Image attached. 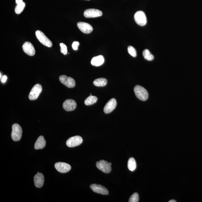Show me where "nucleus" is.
<instances>
[{
	"label": "nucleus",
	"mask_w": 202,
	"mask_h": 202,
	"mask_svg": "<svg viewBox=\"0 0 202 202\" xmlns=\"http://www.w3.org/2000/svg\"><path fill=\"white\" fill-rule=\"evenodd\" d=\"M139 196L137 193H135L130 196L129 202H137L139 201Z\"/></svg>",
	"instance_id": "nucleus-25"
},
{
	"label": "nucleus",
	"mask_w": 202,
	"mask_h": 202,
	"mask_svg": "<svg viewBox=\"0 0 202 202\" xmlns=\"http://www.w3.org/2000/svg\"><path fill=\"white\" fill-rule=\"evenodd\" d=\"M60 45L61 48V52L64 55H67V46L63 43H60Z\"/></svg>",
	"instance_id": "nucleus-26"
},
{
	"label": "nucleus",
	"mask_w": 202,
	"mask_h": 202,
	"mask_svg": "<svg viewBox=\"0 0 202 202\" xmlns=\"http://www.w3.org/2000/svg\"><path fill=\"white\" fill-rule=\"evenodd\" d=\"M107 80L104 78H100L94 80L93 84L96 86L104 87L107 84Z\"/></svg>",
	"instance_id": "nucleus-19"
},
{
	"label": "nucleus",
	"mask_w": 202,
	"mask_h": 202,
	"mask_svg": "<svg viewBox=\"0 0 202 202\" xmlns=\"http://www.w3.org/2000/svg\"><path fill=\"white\" fill-rule=\"evenodd\" d=\"M55 167L58 172L62 173L69 172L71 169V166L69 164L62 162L55 163Z\"/></svg>",
	"instance_id": "nucleus-10"
},
{
	"label": "nucleus",
	"mask_w": 202,
	"mask_h": 202,
	"mask_svg": "<svg viewBox=\"0 0 202 202\" xmlns=\"http://www.w3.org/2000/svg\"><path fill=\"white\" fill-rule=\"evenodd\" d=\"M135 96L139 100L145 101L148 98V93L147 90L144 88L140 85H136L134 88Z\"/></svg>",
	"instance_id": "nucleus-1"
},
{
	"label": "nucleus",
	"mask_w": 202,
	"mask_h": 202,
	"mask_svg": "<svg viewBox=\"0 0 202 202\" xmlns=\"http://www.w3.org/2000/svg\"><path fill=\"white\" fill-rule=\"evenodd\" d=\"M90 187L94 192L102 195H106L109 194V191L106 187L97 184H92Z\"/></svg>",
	"instance_id": "nucleus-12"
},
{
	"label": "nucleus",
	"mask_w": 202,
	"mask_h": 202,
	"mask_svg": "<svg viewBox=\"0 0 202 202\" xmlns=\"http://www.w3.org/2000/svg\"><path fill=\"white\" fill-rule=\"evenodd\" d=\"M22 129L19 124H14L12 125L11 133L12 140L14 141H19L22 137Z\"/></svg>",
	"instance_id": "nucleus-2"
},
{
	"label": "nucleus",
	"mask_w": 202,
	"mask_h": 202,
	"mask_svg": "<svg viewBox=\"0 0 202 202\" xmlns=\"http://www.w3.org/2000/svg\"><path fill=\"white\" fill-rule=\"evenodd\" d=\"M102 12L99 10L95 9H89L85 11L84 15L88 18L100 17L102 15Z\"/></svg>",
	"instance_id": "nucleus-9"
},
{
	"label": "nucleus",
	"mask_w": 202,
	"mask_h": 202,
	"mask_svg": "<svg viewBox=\"0 0 202 202\" xmlns=\"http://www.w3.org/2000/svg\"><path fill=\"white\" fill-rule=\"evenodd\" d=\"M135 22L139 25L144 26L147 23V18L144 12L139 11H137L134 15Z\"/></svg>",
	"instance_id": "nucleus-4"
},
{
	"label": "nucleus",
	"mask_w": 202,
	"mask_h": 202,
	"mask_svg": "<svg viewBox=\"0 0 202 202\" xmlns=\"http://www.w3.org/2000/svg\"><path fill=\"white\" fill-rule=\"evenodd\" d=\"M59 80L61 83L69 88H72L75 86V81L70 77L62 75L59 77Z\"/></svg>",
	"instance_id": "nucleus-6"
},
{
	"label": "nucleus",
	"mask_w": 202,
	"mask_h": 202,
	"mask_svg": "<svg viewBox=\"0 0 202 202\" xmlns=\"http://www.w3.org/2000/svg\"><path fill=\"white\" fill-rule=\"evenodd\" d=\"M104 58L102 55L94 57L91 60V64L95 67H99L104 62Z\"/></svg>",
	"instance_id": "nucleus-18"
},
{
	"label": "nucleus",
	"mask_w": 202,
	"mask_h": 202,
	"mask_svg": "<svg viewBox=\"0 0 202 202\" xmlns=\"http://www.w3.org/2000/svg\"><path fill=\"white\" fill-rule=\"evenodd\" d=\"M16 3L17 4H20L23 2V0H16Z\"/></svg>",
	"instance_id": "nucleus-29"
},
{
	"label": "nucleus",
	"mask_w": 202,
	"mask_h": 202,
	"mask_svg": "<svg viewBox=\"0 0 202 202\" xmlns=\"http://www.w3.org/2000/svg\"><path fill=\"white\" fill-rule=\"evenodd\" d=\"M22 48L24 52L29 56H33L35 55V50L31 43L29 42H24L22 46Z\"/></svg>",
	"instance_id": "nucleus-11"
},
{
	"label": "nucleus",
	"mask_w": 202,
	"mask_h": 202,
	"mask_svg": "<svg viewBox=\"0 0 202 202\" xmlns=\"http://www.w3.org/2000/svg\"><path fill=\"white\" fill-rule=\"evenodd\" d=\"M78 27L83 33L89 34L92 31L93 28L90 24L87 23L79 22L77 24Z\"/></svg>",
	"instance_id": "nucleus-13"
},
{
	"label": "nucleus",
	"mask_w": 202,
	"mask_h": 202,
	"mask_svg": "<svg viewBox=\"0 0 202 202\" xmlns=\"http://www.w3.org/2000/svg\"><path fill=\"white\" fill-rule=\"evenodd\" d=\"M76 102L72 99L66 100L62 105L63 109L67 111H71L74 110L76 109Z\"/></svg>",
	"instance_id": "nucleus-14"
},
{
	"label": "nucleus",
	"mask_w": 202,
	"mask_h": 202,
	"mask_svg": "<svg viewBox=\"0 0 202 202\" xmlns=\"http://www.w3.org/2000/svg\"><path fill=\"white\" fill-rule=\"evenodd\" d=\"M42 90V86L39 84H37L34 86L28 96L29 99L31 101H34L37 99L39 94L41 92Z\"/></svg>",
	"instance_id": "nucleus-5"
},
{
	"label": "nucleus",
	"mask_w": 202,
	"mask_h": 202,
	"mask_svg": "<svg viewBox=\"0 0 202 202\" xmlns=\"http://www.w3.org/2000/svg\"><path fill=\"white\" fill-rule=\"evenodd\" d=\"M117 103L115 99H112L106 103L104 108V112L108 114L111 112L117 106Z\"/></svg>",
	"instance_id": "nucleus-15"
},
{
	"label": "nucleus",
	"mask_w": 202,
	"mask_h": 202,
	"mask_svg": "<svg viewBox=\"0 0 202 202\" xmlns=\"http://www.w3.org/2000/svg\"><path fill=\"white\" fill-rule=\"evenodd\" d=\"M7 79V77L6 75L3 76L2 78L1 82L2 83H5Z\"/></svg>",
	"instance_id": "nucleus-28"
},
{
	"label": "nucleus",
	"mask_w": 202,
	"mask_h": 202,
	"mask_svg": "<svg viewBox=\"0 0 202 202\" xmlns=\"http://www.w3.org/2000/svg\"><path fill=\"white\" fill-rule=\"evenodd\" d=\"M128 168L130 171H133L136 168V163L135 159L133 158H130L128 162Z\"/></svg>",
	"instance_id": "nucleus-20"
},
{
	"label": "nucleus",
	"mask_w": 202,
	"mask_h": 202,
	"mask_svg": "<svg viewBox=\"0 0 202 202\" xmlns=\"http://www.w3.org/2000/svg\"><path fill=\"white\" fill-rule=\"evenodd\" d=\"M25 5V3L24 2L21 3L20 4H17L15 9V13L17 14H20L24 10Z\"/></svg>",
	"instance_id": "nucleus-23"
},
{
	"label": "nucleus",
	"mask_w": 202,
	"mask_h": 202,
	"mask_svg": "<svg viewBox=\"0 0 202 202\" xmlns=\"http://www.w3.org/2000/svg\"><path fill=\"white\" fill-rule=\"evenodd\" d=\"M80 45L79 42L77 41H75L73 43L72 47L73 49L75 50H77L78 49L79 45Z\"/></svg>",
	"instance_id": "nucleus-27"
},
{
	"label": "nucleus",
	"mask_w": 202,
	"mask_h": 202,
	"mask_svg": "<svg viewBox=\"0 0 202 202\" xmlns=\"http://www.w3.org/2000/svg\"><path fill=\"white\" fill-rule=\"evenodd\" d=\"M35 35L39 41L44 45L48 47H51L52 46V42L42 32L37 30L35 32Z\"/></svg>",
	"instance_id": "nucleus-3"
},
{
	"label": "nucleus",
	"mask_w": 202,
	"mask_h": 202,
	"mask_svg": "<svg viewBox=\"0 0 202 202\" xmlns=\"http://www.w3.org/2000/svg\"><path fill=\"white\" fill-rule=\"evenodd\" d=\"M46 142L44 136L42 135L40 136L37 139L35 144V149L38 150L42 149L45 147Z\"/></svg>",
	"instance_id": "nucleus-17"
},
{
	"label": "nucleus",
	"mask_w": 202,
	"mask_h": 202,
	"mask_svg": "<svg viewBox=\"0 0 202 202\" xmlns=\"http://www.w3.org/2000/svg\"><path fill=\"white\" fill-rule=\"evenodd\" d=\"M143 55L144 58L148 61H152L154 58V56L151 53L149 50L148 49H144L143 52Z\"/></svg>",
	"instance_id": "nucleus-22"
},
{
	"label": "nucleus",
	"mask_w": 202,
	"mask_h": 202,
	"mask_svg": "<svg viewBox=\"0 0 202 202\" xmlns=\"http://www.w3.org/2000/svg\"><path fill=\"white\" fill-rule=\"evenodd\" d=\"M109 164H110V165H112V163H111V162H109Z\"/></svg>",
	"instance_id": "nucleus-31"
},
{
	"label": "nucleus",
	"mask_w": 202,
	"mask_h": 202,
	"mask_svg": "<svg viewBox=\"0 0 202 202\" xmlns=\"http://www.w3.org/2000/svg\"><path fill=\"white\" fill-rule=\"evenodd\" d=\"M177 202L176 200H171L170 201H169V202Z\"/></svg>",
	"instance_id": "nucleus-30"
},
{
	"label": "nucleus",
	"mask_w": 202,
	"mask_h": 202,
	"mask_svg": "<svg viewBox=\"0 0 202 202\" xmlns=\"http://www.w3.org/2000/svg\"><path fill=\"white\" fill-rule=\"evenodd\" d=\"M128 51L129 54L132 56L136 57L137 56V52L133 46H129L128 47Z\"/></svg>",
	"instance_id": "nucleus-24"
},
{
	"label": "nucleus",
	"mask_w": 202,
	"mask_h": 202,
	"mask_svg": "<svg viewBox=\"0 0 202 202\" xmlns=\"http://www.w3.org/2000/svg\"><path fill=\"white\" fill-rule=\"evenodd\" d=\"M97 100V98L96 97L90 95L85 100V104L87 106H90L96 103Z\"/></svg>",
	"instance_id": "nucleus-21"
},
{
	"label": "nucleus",
	"mask_w": 202,
	"mask_h": 202,
	"mask_svg": "<svg viewBox=\"0 0 202 202\" xmlns=\"http://www.w3.org/2000/svg\"><path fill=\"white\" fill-rule=\"evenodd\" d=\"M87 1H89V0H87Z\"/></svg>",
	"instance_id": "nucleus-32"
},
{
	"label": "nucleus",
	"mask_w": 202,
	"mask_h": 202,
	"mask_svg": "<svg viewBox=\"0 0 202 202\" xmlns=\"http://www.w3.org/2000/svg\"><path fill=\"white\" fill-rule=\"evenodd\" d=\"M34 182L35 187L41 188L44 185V177L41 173H37L34 177Z\"/></svg>",
	"instance_id": "nucleus-16"
},
{
	"label": "nucleus",
	"mask_w": 202,
	"mask_h": 202,
	"mask_svg": "<svg viewBox=\"0 0 202 202\" xmlns=\"http://www.w3.org/2000/svg\"><path fill=\"white\" fill-rule=\"evenodd\" d=\"M96 167L103 173H109L111 171V167L107 161L101 160L96 162Z\"/></svg>",
	"instance_id": "nucleus-7"
},
{
	"label": "nucleus",
	"mask_w": 202,
	"mask_h": 202,
	"mask_svg": "<svg viewBox=\"0 0 202 202\" xmlns=\"http://www.w3.org/2000/svg\"><path fill=\"white\" fill-rule=\"evenodd\" d=\"M83 142V139L80 136L77 135L68 139L66 144L68 147L73 148L80 145Z\"/></svg>",
	"instance_id": "nucleus-8"
}]
</instances>
